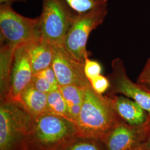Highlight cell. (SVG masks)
<instances>
[{
	"mask_svg": "<svg viewBox=\"0 0 150 150\" xmlns=\"http://www.w3.org/2000/svg\"><path fill=\"white\" fill-rule=\"evenodd\" d=\"M122 121L106 96L97 93L91 86L86 87L80 114L76 123L78 134L103 141Z\"/></svg>",
	"mask_w": 150,
	"mask_h": 150,
	"instance_id": "1",
	"label": "cell"
},
{
	"mask_svg": "<svg viewBox=\"0 0 150 150\" xmlns=\"http://www.w3.org/2000/svg\"><path fill=\"white\" fill-rule=\"evenodd\" d=\"M77 134V127L73 121L46 112L33 118L27 150H56Z\"/></svg>",
	"mask_w": 150,
	"mask_h": 150,
	"instance_id": "2",
	"label": "cell"
},
{
	"mask_svg": "<svg viewBox=\"0 0 150 150\" xmlns=\"http://www.w3.org/2000/svg\"><path fill=\"white\" fill-rule=\"evenodd\" d=\"M33 117L20 102L7 100L0 105V150H27Z\"/></svg>",
	"mask_w": 150,
	"mask_h": 150,
	"instance_id": "3",
	"label": "cell"
},
{
	"mask_svg": "<svg viewBox=\"0 0 150 150\" xmlns=\"http://www.w3.org/2000/svg\"><path fill=\"white\" fill-rule=\"evenodd\" d=\"M108 13L107 5L81 15H77L64 40V48L76 59L85 63L88 57L86 48L91 32L101 25Z\"/></svg>",
	"mask_w": 150,
	"mask_h": 150,
	"instance_id": "4",
	"label": "cell"
},
{
	"mask_svg": "<svg viewBox=\"0 0 150 150\" xmlns=\"http://www.w3.org/2000/svg\"><path fill=\"white\" fill-rule=\"evenodd\" d=\"M76 15L64 0H42L39 31L52 45H64Z\"/></svg>",
	"mask_w": 150,
	"mask_h": 150,
	"instance_id": "5",
	"label": "cell"
},
{
	"mask_svg": "<svg viewBox=\"0 0 150 150\" xmlns=\"http://www.w3.org/2000/svg\"><path fill=\"white\" fill-rule=\"evenodd\" d=\"M40 16L32 18L22 16L10 4H0V30L2 43L17 47L27 43L40 32Z\"/></svg>",
	"mask_w": 150,
	"mask_h": 150,
	"instance_id": "6",
	"label": "cell"
},
{
	"mask_svg": "<svg viewBox=\"0 0 150 150\" xmlns=\"http://www.w3.org/2000/svg\"><path fill=\"white\" fill-rule=\"evenodd\" d=\"M111 67L112 71L107 76L110 85L106 95L121 94L131 98L150 115V91L144 86L129 79L123 61L120 58L113 59Z\"/></svg>",
	"mask_w": 150,
	"mask_h": 150,
	"instance_id": "7",
	"label": "cell"
},
{
	"mask_svg": "<svg viewBox=\"0 0 150 150\" xmlns=\"http://www.w3.org/2000/svg\"><path fill=\"white\" fill-rule=\"evenodd\" d=\"M54 58L51 67L59 86L76 85L85 88L91 86L85 74V63L76 59L64 45H52Z\"/></svg>",
	"mask_w": 150,
	"mask_h": 150,
	"instance_id": "8",
	"label": "cell"
},
{
	"mask_svg": "<svg viewBox=\"0 0 150 150\" xmlns=\"http://www.w3.org/2000/svg\"><path fill=\"white\" fill-rule=\"evenodd\" d=\"M150 136V115L139 125L122 121L116 125L103 141L106 150H132L142 144Z\"/></svg>",
	"mask_w": 150,
	"mask_h": 150,
	"instance_id": "9",
	"label": "cell"
},
{
	"mask_svg": "<svg viewBox=\"0 0 150 150\" xmlns=\"http://www.w3.org/2000/svg\"><path fill=\"white\" fill-rule=\"evenodd\" d=\"M26 43L17 46L14 53L11 72V87L7 99L13 102H20L22 92L32 83L33 76Z\"/></svg>",
	"mask_w": 150,
	"mask_h": 150,
	"instance_id": "10",
	"label": "cell"
},
{
	"mask_svg": "<svg viewBox=\"0 0 150 150\" xmlns=\"http://www.w3.org/2000/svg\"><path fill=\"white\" fill-rule=\"evenodd\" d=\"M106 96L118 116L130 125H139L149 117L146 111L134 100L124 96L108 95Z\"/></svg>",
	"mask_w": 150,
	"mask_h": 150,
	"instance_id": "11",
	"label": "cell"
},
{
	"mask_svg": "<svg viewBox=\"0 0 150 150\" xmlns=\"http://www.w3.org/2000/svg\"><path fill=\"white\" fill-rule=\"evenodd\" d=\"M26 44L33 75L51 66L54 47L48 40L40 33Z\"/></svg>",
	"mask_w": 150,
	"mask_h": 150,
	"instance_id": "12",
	"label": "cell"
},
{
	"mask_svg": "<svg viewBox=\"0 0 150 150\" xmlns=\"http://www.w3.org/2000/svg\"><path fill=\"white\" fill-rule=\"evenodd\" d=\"M16 47L2 43L0 52V99L7 100L11 87V72Z\"/></svg>",
	"mask_w": 150,
	"mask_h": 150,
	"instance_id": "13",
	"label": "cell"
},
{
	"mask_svg": "<svg viewBox=\"0 0 150 150\" xmlns=\"http://www.w3.org/2000/svg\"><path fill=\"white\" fill-rule=\"evenodd\" d=\"M20 103L33 118L47 112V94L39 91L32 82L22 92Z\"/></svg>",
	"mask_w": 150,
	"mask_h": 150,
	"instance_id": "14",
	"label": "cell"
},
{
	"mask_svg": "<svg viewBox=\"0 0 150 150\" xmlns=\"http://www.w3.org/2000/svg\"><path fill=\"white\" fill-rule=\"evenodd\" d=\"M85 88L76 85L59 86V90L67 103L71 120L75 124L80 114Z\"/></svg>",
	"mask_w": 150,
	"mask_h": 150,
	"instance_id": "15",
	"label": "cell"
},
{
	"mask_svg": "<svg viewBox=\"0 0 150 150\" xmlns=\"http://www.w3.org/2000/svg\"><path fill=\"white\" fill-rule=\"evenodd\" d=\"M56 150H106V149L102 141L78 134L68 139Z\"/></svg>",
	"mask_w": 150,
	"mask_h": 150,
	"instance_id": "16",
	"label": "cell"
},
{
	"mask_svg": "<svg viewBox=\"0 0 150 150\" xmlns=\"http://www.w3.org/2000/svg\"><path fill=\"white\" fill-rule=\"evenodd\" d=\"M47 112L72 121L67 103L59 87L47 94Z\"/></svg>",
	"mask_w": 150,
	"mask_h": 150,
	"instance_id": "17",
	"label": "cell"
},
{
	"mask_svg": "<svg viewBox=\"0 0 150 150\" xmlns=\"http://www.w3.org/2000/svg\"><path fill=\"white\" fill-rule=\"evenodd\" d=\"M76 15H81L107 5L108 0H64Z\"/></svg>",
	"mask_w": 150,
	"mask_h": 150,
	"instance_id": "18",
	"label": "cell"
},
{
	"mask_svg": "<svg viewBox=\"0 0 150 150\" xmlns=\"http://www.w3.org/2000/svg\"><path fill=\"white\" fill-rule=\"evenodd\" d=\"M32 83L39 91L45 93L56 90L59 88V87L55 86L48 82L45 78L37 74H34L32 79Z\"/></svg>",
	"mask_w": 150,
	"mask_h": 150,
	"instance_id": "19",
	"label": "cell"
},
{
	"mask_svg": "<svg viewBox=\"0 0 150 150\" xmlns=\"http://www.w3.org/2000/svg\"><path fill=\"white\" fill-rule=\"evenodd\" d=\"M89 81L92 89L100 95L107 92L110 85L107 77L102 75H98Z\"/></svg>",
	"mask_w": 150,
	"mask_h": 150,
	"instance_id": "20",
	"label": "cell"
},
{
	"mask_svg": "<svg viewBox=\"0 0 150 150\" xmlns=\"http://www.w3.org/2000/svg\"><path fill=\"white\" fill-rule=\"evenodd\" d=\"M85 74L87 78L90 81L98 75H101L102 67L97 61L86 59L84 66Z\"/></svg>",
	"mask_w": 150,
	"mask_h": 150,
	"instance_id": "21",
	"label": "cell"
},
{
	"mask_svg": "<svg viewBox=\"0 0 150 150\" xmlns=\"http://www.w3.org/2000/svg\"><path fill=\"white\" fill-rule=\"evenodd\" d=\"M137 82L150 91V58L147 60L144 67L139 74Z\"/></svg>",
	"mask_w": 150,
	"mask_h": 150,
	"instance_id": "22",
	"label": "cell"
},
{
	"mask_svg": "<svg viewBox=\"0 0 150 150\" xmlns=\"http://www.w3.org/2000/svg\"><path fill=\"white\" fill-rule=\"evenodd\" d=\"M22 2H26V0H0V4H10L12 5L13 3Z\"/></svg>",
	"mask_w": 150,
	"mask_h": 150,
	"instance_id": "23",
	"label": "cell"
},
{
	"mask_svg": "<svg viewBox=\"0 0 150 150\" xmlns=\"http://www.w3.org/2000/svg\"><path fill=\"white\" fill-rule=\"evenodd\" d=\"M142 146L145 148V149L147 150H150V137L148 138L145 142H144L142 144H141Z\"/></svg>",
	"mask_w": 150,
	"mask_h": 150,
	"instance_id": "24",
	"label": "cell"
},
{
	"mask_svg": "<svg viewBox=\"0 0 150 150\" xmlns=\"http://www.w3.org/2000/svg\"><path fill=\"white\" fill-rule=\"evenodd\" d=\"M132 150H147L146 149H145V148L142 146V145H139V146L135 147L134 149H132Z\"/></svg>",
	"mask_w": 150,
	"mask_h": 150,
	"instance_id": "25",
	"label": "cell"
}]
</instances>
